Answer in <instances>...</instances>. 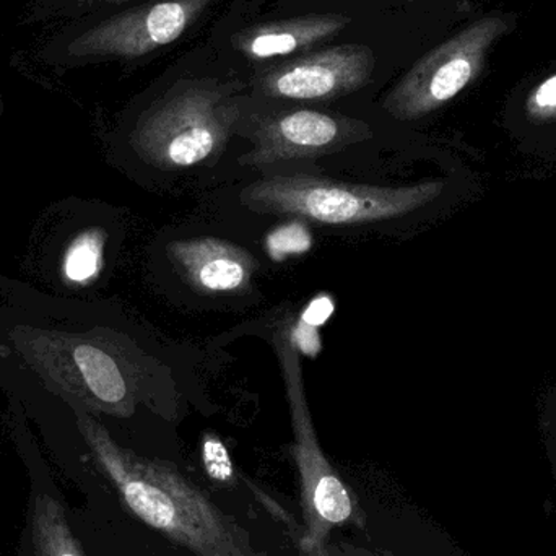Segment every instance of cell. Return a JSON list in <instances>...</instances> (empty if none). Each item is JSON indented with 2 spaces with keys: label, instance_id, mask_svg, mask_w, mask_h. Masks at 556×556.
Here are the masks:
<instances>
[{
  "label": "cell",
  "instance_id": "52a82bcc",
  "mask_svg": "<svg viewBox=\"0 0 556 556\" xmlns=\"http://www.w3.org/2000/svg\"><path fill=\"white\" fill-rule=\"evenodd\" d=\"M375 65L368 46H332L270 68L261 77L260 90L277 100H333L368 85Z\"/></svg>",
  "mask_w": 556,
  "mask_h": 556
},
{
  "label": "cell",
  "instance_id": "8992f818",
  "mask_svg": "<svg viewBox=\"0 0 556 556\" xmlns=\"http://www.w3.org/2000/svg\"><path fill=\"white\" fill-rule=\"evenodd\" d=\"M16 349L29 363L38 365L51 382L64 384L55 395H78L77 404L130 414L129 381L119 362L100 343L59 330L31 329L16 332Z\"/></svg>",
  "mask_w": 556,
  "mask_h": 556
},
{
  "label": "cell",
  "instance_id": "8fae6325",
  "mask_svg": "<svg viewBox=\"0 0 556 556\" xmlns=\"http://www.w3.org/2000/svg\"><path fill=\"white\" fill-rule=\"evenodd\" d=\"M31 544L35 556H85L68 526L64 506L46 493L33 503Z\"/></svg>",
  "mask_w": 556,
  "mask_h": 556
},
{
  "label": "cell",
  "instance_id": "7c38bea8",
  "mask_svg": "<svg viewBox=\"0 0 556 556\" xmlns=\"http://www.w3.org/2000/svg\"><path fill=\"white\" fill-rule=\"evenodd\" d=\"M104 238L98 230L78 235L64 253L62 276L68 283L87 285L103 267Z\"/></svg>",
  "mask_w": 556,
  "mask_h": 556
},
{
  "label": "cell",
  "instance_id": "ba28073f",
  "mask_svg": "<svg viewBox=\"0 0 556 556\" xmlns=\"http://www.w3.org/2000/svg\"><path fill=\"white\" fill-rule=\"evenodd\" d=\"M366 127L313 110L290 111L267 119L254 134V149L244 156L251 165L320 155L355 142Z\"/></svg>",
  "mask_w": 556,
  "mask_h": 556
},
{
  "label": "cell",
  "instance_id": "4fadbf2b",
  "mask_svg": "<svg viewBox=\"0 0 556 556\" xmlns=\"http://www.w3.org/2000/svg\"><path fill=\"white\" fill-rule=\"evenodd\" d=\"M526 114L534 123L556 121V74L545 78L528 94Z\"/></svg>",
  "mask_w": 556,
  "mask_h": 556
},
{
  "label": "cell",
  "instance_id": "5b68a950",
  "mask_svg": "<svg viewBox=\"0 0 556 556\" xmlns=\"http://www.w3.org/2000/svg\"><path fill=\"white\" fill-rule=\"evenodd\" d=\"M511 16L489 15L431 49L395 84L384 108L399 121H417L463 93L482 72L493 46L511 31Z\"/></svg>",
  "mask_w": 556,
  "mask_h": 556
},
{
  "label": "cell",
  "instance_id": "9c48e42d",
  "mask_svg": "<svg viewBox=\"0 0 556 556\" xmlns=\"http://www.w3.org/2000/svg\"><path fill=\"white\" fill-rule=\"evenodd\" d=\"M168 257L194 290L207 294L248 290L260 266L247 250L218 238L176 241Z\"/></svg>",
  "mask_w": 556,
  "mask_h": 556
},
{
  "label": "cell",
  "instance_id": "5bb4252c",
  "mask_svg": "<svg viewBox=\"0 0 556 556\" xmlns=\"http://www.w3.org/2000/svg\"><path fill=\"white\" fill-rule=\"evenodd\" d=\"M542 428H544L545 447H547V456L548 460H551L556 489V395L548 397Z\"/></svg>",
  "mask_w": 556,
  "mask_h": 556
},
{
  "label": "cell",
  "instance_id": "277c9868",
  "mask_svg": "<svg viewBox=\"0 0 556 556\" xmlns=\"http://www.w3.org/2000/svg\"><path fill=\"white\" fill-rule=\"evenodd\" d=\"M276 346L294 434L293 456L300 473L301 508L306 525L303 538L327 542L332 529L346 525L363 528V515L358 500L320 450L304 392L300 353L293 340L287 333L277 332Z\"/></svg>",
  "mask_w": 556,
  "mask_h": 556
},
{
  "label": "cell",
  "instance_id": "3957f363",
  "mask_svg": "<svg viewBox=\"0 0 556 556\" xmlns=\"http://www.w3.org/2000/svg\"><path fill=\"white\" fill-rule=\"evenodd\" d=\"M238 114L225 88L179 85L140 124L137 152L159 168H191L227 146Z\"/></svg>",
  "mask_w": 556,
  "mask_h": 556
},
{
  "label": "cell",
  "instance_id": "7a4b0ae2",
  "mask_svg": "<svg viewBox=\"0 0 556 556\" xmlns=\"http://www.w3.org/2000/svg\"><path fill=\"white\" fill-rule=\"evenodd\" d=\"M443 181L368 186L311 176H274L244 189L243 204L260 214L290 215L323 225H363L414 214L437 201Z\"/></svg>",
  "mask_w": 556,
  "mask_h": 556
},
{
  "label": "cell",
  "instance_id": "30bf717a",
  "mask_svg": "<svg viewBox=\"0 0 556 556\" xmlns=\"http://www.w3.org/2000/svg\"><path fill=\"white\" fill-rule=\"evenodd\" d=\"M349 16L339 13L296 16L251 26L235 39L238 52L248 61L264 62L307 51L339 35L349 26Z\"/></svg>",
  "mask_w": 556,
  "mask_h": 556
},
{
  "label": "cell",
  "instance_id": "6da1fadb",
  "mask_svg": "<svg viewBox=\"0 0 556 556\" xmlns=\"http://www.w3.org/2000/svg\"><path fill=\"white\" fill-rule=\"evenodd\" d=\"M74 408L94 463L139 521L195 556H253L237 525L172 464L126 450L81 405Z\"/></svg>",
  "mask_w": 556,
  "mask_h": 556
}]
</instances>
